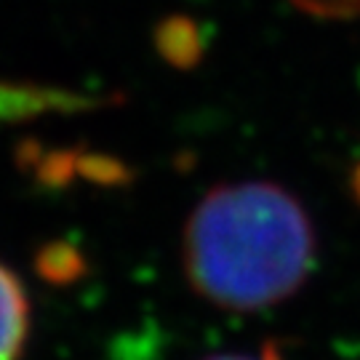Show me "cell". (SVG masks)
<instances>
[{
  "mask_svg": "<svg viewBox=\"0 0 360 360\" xmlns=\"http://www.w3.org/2000/svg\"><path fill=\"white\" fill-rule=\"evenodd\" d=\"M315 238L304 208L264 181L208 193L184 227V272L198 294L227 309L283 302L304 283Z\"/></svg>",
  "mask_w": 360,
  "mask_h": 360,
  "instance_id": "1",
  "label": "cell"
},
{
  "mask_svg": "<svg viewBox=\"0 0 360 360\" xmlns=\"http://www.w3.org/2000/svg\"><path fill=\"white\" fill-rule=\"evenodd\" d=\"M30 336L25 285L0 262V360H19Z\"/></svg>",
  "mask_w": 360,
  "mask_h": 360,
  "instance_id": "2",
  "label": "cell"
},
{
  "mask_svg": "<svg viewBox=\"0 0 360 360\" xmlns=\"http://www.w3.org/2000/svg\"><path fill=\"white\" fill-rule=\"evenodd\" d=\"M77 104L80 99L67 91L0 83V120H19V117L40 115L49 110H72Z\"/></svg>",
  "mask_w": 360,
  "mask_h": 360,
  "instance_id": "3",
  "label": "cell"
},
{
  "mask_svg": "<svg viewBox=\"0 0 360 360\" xmlns=\"http://www.w3.org/2000/svg\"><path fill=\"white\" fill-rule=\"evenodd\" d=\"M208 360H272L270 355H217Z\"/></svg>",
  "mask_w": 360,
  "mask_h": 360,
  "instance_id": "5",
  "label": "cell"
},
{
  "mask_svg": "<svg viewBox=\"0 0 360 360\" xmlns=\"http://www.w3.org/2000/svg\"><path fill=\"white\" fill-rule=\"evenodd\" d=\"M304 11L326 19H349L360 16V0H294Z\"/></svg>",
  "mask_w": 360,
  "mask_h": 360,
  "instance_id": "4",
  "label": "cell"
}]
</instances>
